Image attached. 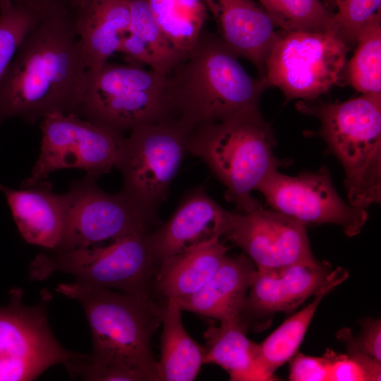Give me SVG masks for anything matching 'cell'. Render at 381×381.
I'll use <instances>...</instances> for the list:
<instances>
[{
    "label": "cell",
    "instance_id": "obj_6",
    "mask_svg": "<svg viewBox=\"0 0 381 381\" xmlns=\"http://www.w3.org/2000/svg\"><path fill=\"white\" fill-rule=\"evenodd\" d=\"M75 114L122 135L144 124L174 120L166 76L140 64L108 61L88 71Z\"/></svg>",
    "mask_w": 381,
    "mask_h": 381
},
{
    "label": "cell",
    "instance_id": "obj_2",
    "mask_svg": "<svg viewBox=\"0 0 381 381\" xmlns=\"http://www.w3.org/2000/svg\"><path fill=\"white\" fill-rule=\"evenodd\" d=\"M56 291L78 301L85 313L93 350L78 377L92 381H159L151 341L162 305L151 296L59 284Z\"/></svg>",
    "mask_w": 381,
    "mask_h": 381
},
{
    "label": "cell",
    "instance_id": "obj_20",
    "mask_svg": "<svg viewBox=\"0 0 381 381\" xmlns=\"http://www.w3.org/2000/svg\"><path fill=\"white\" fill-rule=\"evenodd\" d=\"M257 271L244 255L224 258L212 279L198 292L176 299L182 310L220 321L240 316Z\"/></svg>",
    "mask_w": 381,
    "mask_h": 381
},
{
    "label": "cell",
    "instance_id": "obj_12",
    "mask_svg": "<svg viewBox=\"0 0 381 381\" xmlns=\"http://www.w3.org/2000/svg\"><path fill=\"white\" fill-rule=\"evenodd\" d=\"M87 176L64 195L66 222L62 240L53 250L88 248L121 238L145 234L155 219L122 193L109 194Z\"/></svg>",
    "mask_w": 381,
    "mask_h": 381
},
{
    "label": "cell",
    "instance_id": "obj_21",
    "mask_svg": "<svg viewBox=\"0 0 381 381\" xmlns=\"http://www.w3.org/2000/svg\"><path fill=\"white\" fill-rule=\"evenodd\" d=\"M229 247L213 238L162 261L153 289L164 299H178L200 290L214 276Z\"/></svg>",
    "mask_w": 381,
    "mask_h": 381
},
{
    "label": "cell",
    "instance_id": "obj_19",
    "mask_svg": "<svg viewBox=\"0 0 381 381\" xmlns=\"http://www.w3.org/2000/svg\"><path fill=\"white\" fill-rule=\"evenodd\" d=\"M13 217L23 238L29 243L55 250L64 232L66 203L64 195L53 193L47 181L20 189L0 184Z\"/></svg>",
    "mask_w": 381,
    "mask_h": 381
},
{
    "label": "cell",
    "instance_id": "obj_10",
    "mask_svg": "<svg viewBox=\"0 0 381 381\" xmlns=\"http://www.w3.org/2000/svg\"><path fill=\"white\" fill-rule=\"evenodd\" d=\"M349 47L330 31L280 35L265 63V79L286 100L315 99L338 83Z\"/></svg>",
    "mask_w": 381,
    "mask_h": 381
},
{
    "label": "cell",
    "instance_id": "obj_28",
    "mask_svg": "<svg viewBox=\"0 0 381 381\" xmlns=\"http://www.w3.org/2000/svg\"><path fill=\"white\" fill-rule=\"evenodd\" d=\"M276 26L285 32L329 31L332 14L320 0H259Z\"/></svg>",
    "mask_w": 381,
    "mask_h": 381
},
{
    "label": "cell",
    "instance_id": "obj_26",
    "mask_svg": "<svg viewBox=\"0 0 381 381\" xmlns=\"http://www.w3.org/2000/svg\"><path fill=\"white\" fill-rule=\"evenodd\" d=\"M162 31L182 53L196 43L207 17L201 0H148Z\"/></svg>",
    "mask_w": 381,
    "mask_h": 381
},
{
    "label": "cell",
    "instance_id": "obj_34",
    "mask_svg": "<svg viewBox=\"0 0 381 381\" xmlns=\"http://www.w3.org/2000/svg\"><path fill=\"white\" fill-rule=\"evenodd\" d=\"M28 0H0V9L12 5L13 3L19 1H28Z\"/></svg>",
    "mask_w": 381,
    "mask_h": 381
},
{
    "label": "cell",
    "instance_id": "obj_25",
    "mask_svg": "<svg viewBox=\"0 0 381 381\" xmlns=\"http://www.w3.org/2000/svg\"><path fill=\"white\" fill-rule=\"evenodd\" d=\"M348 276V272L339 267L336 274L314 295L310 303L285 320L258 344L260 365L267 381L275 380L274 372L296 354L319 303Z\"/></svg>",
    "mask_w": 381,
    "mask_h": 381
},
{
    "label": "cell",
    "instance_id": "obj_24",
    "mask_svg": "<svg viewBox=\"0 0 381 381\" xmlns=\"http://www.w3.org/2000/svg\"><path fill=\"white\" fill-rule=\"evenodd\" d=\"M181 311L174 298L166 299L162 304L161 354L157 361L159 381H192L204 364V346L183 327Z\"/></svg>",
    "mask_w": 381,
    "mask_h": 381
},
{
    "label": "cell",
    "instance_id": "obj_18",
    "mask_svg": "<svg viewBox=\"0 0 381 381\" xmlns=\"http://www.w3.org/2000/svg\"><path fill=\"white\" fill-rule=\"evenodd\" d=\"M75 28L88 71L115 52L130 23L128 0H71Z\"/></svg>",
    "mask_w": 381,
    "mask_h": 381
},
{
    "label": "cell",
    "instance_id": "obj_22",
    "mask_svg": "<svg viewBox=\"0 0 381 381\" xmlns=\"http://www.w3.org/2000/svg\"><path fill=\"white\" fill-rule=\"evenodd\" d=\"M130 23L118 52L131 64L145 65L166 76L185 53L176 49L167 37L148 0H128Z\"/></svg>",
    "mask_w": 381,
    "mask_h": 381
},
{
    "label": "cell",
    "instance_id": "obj_15",
    "mask_svg": "<svg viewBox=\"0 0 381 381\" xmlns=\"http://www.w3.org/2000/svg\"><path fill=\"white\" fill-rule=\"evenodd\" d=\"M326 261L258 270L240 318L246 327L254 320L292 311L314 296L337 272Z\"/></svg>",
    "mask_w": 381,
    "mask_h": 381
},
{
    "label": "cell",
    "instance_id": "obj_13",
    "mask_svg": "<svg viewBox=\"0 0 381 381\" xmlns=\"http://www.w3.org/2000/svg\"><path fill=\"white\" fill-rule=\"evenodd\" d=\"M267 203L303 224H333L341 227L349 237L358 235L368 219L366 209L346 203L332 183L327 168L295 176L278 170L258 188Z\"/></svg>",
    "mask_w": 381,
    "mask_h": 381
},
{
    "label": "cell",
    "instance_id": "obj_17",
    "mask_svg": "<svg viewBox=\"0 0 381 381\" xmlns=\"http://www.w3.org/2000/svg\"><path fill=\"white\" fill-rule=\"evenodd\" d=\"M212 16L217 34L238 56L250 61L265 75L266 59L279 39L276 25L253 0H201Z\"/></svg>",
    "mask_w": 381,
    "mask_h": 381
},
{
    "label": "cell",
    "instance_id": "obj_7",
    "mask_svg": "<svg viewBox=\"0 0 381 381\" xmlns=\"http://www.w3.org/2000/svg\"><path fill=\"white\" fill-rule=\"evenodd\" d=\"M149 233L129 235L102 246L39 254L30 263L29 277L42 281L60 272L90 287L152 297L159 265Z\"/></svg>",
    "mask_w": 381,
    "mask_h": 381
},
{
    "label": "cell",
    "instance_id": "obj_5",
    "mask_svg": "<svg viewBox=\"0 0 381 381\" xmlns=\"http://www.w3.org/2000/svg\"><path fill=\"white\" fill-rule=\"evenodd\" d=\"M320 121V134L345 172L349 204L381 202V94L343 102L301 105Z\"/></svg>",
    "mask_w": 381,
    "mask_h": 381
},
{
    "label": "cell",
    "instance_id": "obj_8",
    "mask_svg": "<svg viewBox=\"0 0 381 381\" xmlns=\"http://www.w3.org/2000/svg\"><path fill=\"white\" fill-rule=\"evenodd\" d=\"M22 296L20 289H13L9 303L0 307V381L33 380L57 364L77 377L86 355L64 349L54 338L46 311L49 294L32 306Z\"/></svg>",
    "mask_w": 381,
    "mask_h": 381
},
{
    "label": "cell",
    "instance_id": "obj_9",
    "mask_svg": "<svg viewBox=\"0 0 381 381\" xmlns=\"http://www.w3.org/2000/svg\"><path fill=\"white\" fill-rule=\"evenodd\" d=\"M188 133L169 120L138 126L124 138L116 166L123 180L121 193L154 219L187 151Z\"/></svg>",
    "mask_w": 381,
    "mask_h": 381
},
{
    "label": "cell",
    "instance_id": "obj_36",
    "mask_svg": "<svg viewBox=\"0 0 381 381\" xmlns=\"http://www.w3.org/2000/svg\"><path fill=\"white\" fill-rule=\"evenodd\" d=\"M337 1V0H336Z\"/></svg>",
    "mask_w": 381,
    "mask_h": 381
},
{
    "label": "cell",
    "instance_id": "obj_35",
    "mask_svg": "<svg viewBox=\"0 0 381 381\" xmlns=\"http://www.w3.org/2000/svg\"><path fill=\"white\" fill-rule=\"evenodd\" d=\"M30 2L36 4L40 6H47L54 2L62 0H29Z\"/></svg>",
    "mask_w": 381,
    "mask_h": 381
},
{
    "label": "cell",
    "instance_id": "obj_23",
    "mask_svg": "<svg viewBox=\"0 0 381 381\" xmlns=\"http://www.w3.org/2000/svg\"><path fill=\"white\" fill-rule=\"evenodd\" d=\"M240 316L222 320L205 332L204 363L224 369L232 381H266L259 362V344L249 339Z\"/></svg>",
    "mask_w": 381,
    "mask_h": 381
},
{
    "label": "cell",
    "instance_id": "obj_31",
    "mask_svg": "<svg viewBox=\"0 0 381 381\" xmlns=\"http://www.w3.org/2000/svg\"><path fill=\"white\" fill-rule=\"evenodd\" d=\"M338 339L346 344L348 352H358L381 363V322L368 320L363 324L361 334L354 337L350 329L344 328L337 333Z\"/></svg>",
    "mask_w": 381,
    "mask_h": 381
},
{
    "label": "cell",
    "instance_id": "obj_14",
    "mask_svg": "<svg viewBox=\"0 0 381 381\" xmlns=\"http://www.w3.org/2000/svg\"><path fill=\"white\" fill-rule=\"evenodd\" d=\"M224 236L240 247L258 270L318 261L306 225L261 203L248 212H231Z\"/></svg>",
    "mask_w": 381,
    "mask_h": 381
},
{
    "label": "cell",
    "instance_id": "obj_32",
    "mask_svg": "<svg viewBox=\"0 0 381 381\" xmlns=\"http://www.w3.org/2000/svg\"><path fill=\"white\" fill-rule=\"evenodd\" d=\"M331 350L322 356L295 355L290 363L289 379L291 381H328Z\"/></svg>",
    "mask_w": 381,
    "mask_h": 381
},
{
    "label": "cell",
    "instance_id": "obj_30",
    "mask_svg": "<svg viewBox=\"0 0 381 381\" xmlns=\"http://www.w3.org/2000/svg\"><path fill=\"white\" fill-rule=\"evenodd\" d=\"M338 11L332 14L329 31L346 46L354 44L368 20L380 12L381 0H337Z\"/></svg>",
    "mask_w": 381,
    "mask_h": 381
},
{
    "label": "cell",
    "instance_id": "obj_11",
    "mask_svg": "<svg viewBox=\"0 0 381 381\" xmlns=\"http://www.w3.org/2000/svg\"><path fill=\"white\" fill-rule=\"evenodd\" d=\"M40 156L22 186L44 181L67 168L97 178L116 167L125 137L75 113L55 112L42 119Z\"/></svg>",
    "mask_w": 381,
    "mask_h": 381
},
{
    "label": "cell",
    "instance_id": "obj_29",
    "mask_svg": "<svg viewBox=\"0 0 381 381\" xmlns=\"http://www.w3.org/2000/svg\"><path fill=\"white\" fill-rule=\"evenodd\" d=\"M42 10L25 1L0 9V80Z\"/></svg>",
    "mask_w": 381,
    "mask_h": 381
},
{
    "label": "cell",
    "instance_id": "obj_16",
    "mask_svg": "<svg viewBox=\"0 0 381 381\" xmlns=\"http://www.w3.org/2000/svg\"><path fill=\"white\" fill-rule=\"evenodd\" d=\"M231 212L222 207L202 188L184 197L169 220L148 234L157 262L189 248L224 236Z\"/></svg>",
    "mask_w": 381,
    "mask_h": 381
},
{
    "label": "cell",
    "instance_id": "obj_4",
    "mask_svg": "<svg viewBox=\"0 0 381 381\" xmlns=\"http://www.w3.org/2000/svg\"><path fill=\"white\" fill-rule=\"evenodd\" d=\"M275 145L272 129L258 110L195 126L186 150L207 164L226 187V199L244 213L260 203L251 192L288 164L274 156Z\"/></svg>",
    "mask_w": 381,
    "mask_h": 381
},
{
    "label": "cell",
    "instance_id": "obj_3",
    "mask_svg": "<svg viewBox=\"0 0 381 381\" xmlns=\"http://www.w3.org/2000/svg\"><path fill=\"white\" fill-rule=\"evenodd\" d=\"M217 33L202 30L195 45L166 75L173 119L195 126L258 111L270 85L248 75Z\"/></svg>",
    "mask_w": 381,
    "mask_h": 381
},
{
    "label": "cell",
    "instance_id": "obj_33",
    "mask_svg": "<svg viewBox=\"0 0 381 381\" xmlns=\"http://www.w3.org/2000/svg\"><path fill=\"white\" fill-rule=\"evenodd\" d=\"M372 381L365 367L352 356L338 354L331 350L328 381Z\"/></svg>",
    "mask_w": 381,
    "mask_h": 381
},
{
    "label": "cell",
    "instance_id": "obj_1",
    "mask_svg": "<svg viewBox=\"0 0 381 381\" xmlns=\"http://www.w3.org/2000/svg\"><path fill=\"white\" fill-rule=\"evenodd\" d=\"M88 70L75 28L71 0L44 8L0 80V123H29L55 113H75Z\"/></svg>",
    "mask_w": 381,
    "mask_h": 381
},
{
    "label": "cell",
    "instance_id": "obj_27",
    "mask_svg": "<svg viewBox=\"0 0 381 381\" xmlns=\"http://www.w3.org/2000/svg\"><path fill=\"white\" fill-rule=\"evenodd\" d=\"M381 15H374L361 30L354 55L347 66L350 84L363 94H381Z\"/></svg>",
    "mask_w": 381,
    "mask_h": 381
}]
</instances>
